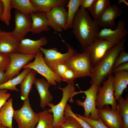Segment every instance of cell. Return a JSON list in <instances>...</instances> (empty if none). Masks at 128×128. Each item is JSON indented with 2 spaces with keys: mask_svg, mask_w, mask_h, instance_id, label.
Listing matches in <instances>:
<instances>
[{
  "mask_svg": "<svg viewBox=\"0 0 128 128\" xmlns=\"http://www.w3.org/2000/svg\"><path fill=\"white\" fill-rule=\"evenodd\" d=\"M100 27L86 9L79 8L73 19L72 28L75 37L82 48L89 45L97 38Z\"/></svg>",
  "mask_w": 128,
  "mask_h": 128,
  "instance_id": "6da1fadb",
  "label": "cell"
},
{
  "mask_svg": "<svg viewBox=\"0 0 128 128\" xmlns=\"http://www.w3.org/2000/svg\"><path fill=\"white\" fill-rule=\"evenodd\" d=\"M126 40L116 44L107 52L97 64L93 67L90 77L91 86H100L112 73L114 64L120 52L124 50Z\"/></svg>",
  "mask_w": 128,
  "mask_h": 128,
  "instance_id": "7a4b0ae2",
  "label": "cell"
},
{
  "mask_svg": "<svg viewBox=\"0 0 128 128\" xmlns=\"http://www.w3.org/2000/svg\"><path fill=\"white\" fill-rule=\"evenodd\" d=\"M57 88L61 90L63 92L60 101L56 105L50 103L47 106L50 107L49 109H47L48 111L53 115V128H58L64 121L66 119L64 110L67 102L69 99L71 102H73L72 98L77 94L74 84H68L64 87Z\"/></svg>",
  "mask_w": 128,
  "mask_h": 128,
  "instance_id": "3957f363",
  "label": "cell"
},
{
  "mask_svg": "<svg viewBox=\"0 0 128 128\" xmlns=\"http://www.w3.org/2000/svg\"><path fill=\"white\" fill-rule=\"evenodd\" d=\"M64 63L75 73L78 78L90 77L93 67L86 52L75 53Z\"/></svg>",
  "mask_w": 128,
  "mask_h": 128,
  "instance_id": "277c9868",
  "label": "cell"
},
{
  "mask_svg": "<svg viewBox=\"0 0 128 128\" xmlns=\"http://www.w3.org/2000/svg\"><path fill=\"white\" fill-rule=\"evenodd\" d=\"M114 75H111L103 82L102 86H99L96 101L97 109H102L106 105H110L114 110L118 109L114 95Z\"/></svg>",
  "mask_w": 128,
  "mask_h": 128,
  "instance_id": "5b68a950",
  "label": "cell"
},
{
  "mask_svg": "<svg viewBox=\"0 0 128 128\" xmlns=\"http://www.w3.org/2000/svg\"><path fill=\"white\" fill-rule=\"evenodd\" d=\"M13 118L17 123L18 128H35L38 120V114L33 110L28 98L24 101L20 109L14 110Z\"/></svg>",
  "mask_w": 128,
  "mask_h": 128,
  "instance_id": "8992f818",
  "label": "cell"
},
{
  "mask_svg": "<svg viewBox=\"0 0 128 128\" xmlns=\"http://www.w3.org/2000/svg\"><path fill=\"white\" fill-rule=\"evenodd\" d=\"M33 62L23 66L22 69L28 68L35 71L44 77L51 85H55L57 82L60 83L61 80L47 65L43 59L42 53L41 51L35 55Z\"/></svg>",
  "mask_w": 128,
  "mask_h": 128,
  "instance_id": "52a82bcc",
  "label": "cell"
},
{
  "mask_svg": "<svg viewBox=\"0 0 128 128\" xmlns=\"http://www.w3.org/2000/svg\"><path fill=\"white\" fill-rule=\"evenodd\" d=\"M99 86L93 84L87 90L78 92V94L84 93L86 95V98L83 102L79 100H77V104L84 108V113L83 116L92 120H97L99 118L96 101Z\"/></svg>",
  "mask_w": 128,
  "mask_h": 128,
  "instance_id": "ba28073f",
  "label": "cell"
},
{
  "mask_svg": "<svg viewBox=\"0 0 128 128\" xmlns=\"http://www.w3.org/2000/svg\"><path fill=\"white\" fill-rule=\"evenodd\" d=\"M62 41L68 49V51L65 53H61L55 48L46 49L41 47L40 48V51L44 55V61L52 70L56 65L64 63L73 54L77 52L76 50L71 45L66 43L63 39Z\"/></svg>",
  "mask_w": 128,
  "mask_h": 128,
  "instance_id": "9c48e42d",
  "label": "cell"
},
{
  "mask_svg": "<svg viewBox=\"0 0 128 128\" xmlns=\"http://www.w3.org/2000/svg\"><path fill=\"white\" fill-rule=\"evenodd\" d=\"M116 44L97 38L93 42L82 48L88 54L93 67L96 65L110 48Z\"/></svg>",
  "mask_w": 128,
  "mask_h": 128,
  "instance_id": "30bf717a",
  "label": "cell"
},
{
  "mask_svg": "<svg viewBox=\"0 0 128 128\" xmlns=\"http://www.w3.org/2000/svg\"><path fill=\"white\" fill-rule=\"evenodd\" d=\"M8 55L10 61L5 72L8 80L19 74L21 69L35 58V55L24 54L17 52L10 54Z\"/></svg>",
  "mask_w": 128,
  "mask_h": 128,
  "instance_id": "8fae6325",
  "label": "cell"
},
{
  "mask_svg": "<svg viewBox=\"0 0 128 128\" xmlns=\"http://www.w3.org/2000/svg\"><path fill=\"white\" fill-rule=\"evenodd\" d=\"M125 25V20H119L116 24L115 28H104L100 30L98 33L97 38L116 44L125 40V37L128 34Z\"/></svg>",
  "mask_w": 128,
  "mask_h": 128,
  "instance_id": "7c38bea8",
  "label": "cell"
},
{
  "mask_svg": "<svg viewBox=\"0 0 128 128\" xmlns=\"http://www.w3.org/2000/svg\"><path fill=\"white\" fill-rule=\"evenodd\" d=\"M15 27L12 32L13 35L21 41L30 32L32 22L30 15L24 14L16 10L14 13Z\"/></svg>",
  "mask_w": 128,
  "mask_h": 128,
  "instance_id": "4fadbf2b",
  "label": "cell"
},
{
  "mask_svg": "<svg viewBox=\"0 0 128 128\" xmlns=\"http://www.w3.org/2000/svg\"><path fill=\"white\" fill-rule=\"evenodd\" d=\"M46 14L49 26L56 32H62L67 18V11L64 7H55Z\"/></svg>",
  "mask_w": 128,
  "mask_h": 128,
  "instance_id": "5bb4252c",
  "label": "cell"
},
{
  "mask_svg": "<svg viewBox=\"0 0 128 128\" xmlns=\"http://www.w3.org/2000/svg\"><path fill=\"white\" fill-rule=\"evenodd\" d=\"M99 118L109 128H123V120L119 114L118 109L114 110L109 105L101 109H97Z\"/></svg>",
  "mask_w": 128,
  "mask_h": 128,
  "instance_id": "9a60e30c",
  "label": "cell"
},
{
  "mask_svg": "<svg viewBox=\"0 0 128 128\" xmlns=\"http://www.w3.org/2000/svg\"><path fill=\"white\" fill-rule=\"evenodd\" d=\"M121 9L114 4H110L96 21L100 27L115 29L116 27L115 19L122 15Z\"/></svg>",
  "mask_w": 128,
  "mask_h": 128,
  "instance_id": "2e32d148",
  "label": "cell"
},
{
  "mask_svg": "<svg viewBox=\"0 0 128 128\" xmlns=\"http://www.w3.org/2000/svg\"><path fill=\"white\" fill-rule=\"evenodd\" d=\"M20 42L12 32L2 31L0 35V54L8 55L18 52Z\"/></svg>",
  "mask_w": 128,
  "mask_h": 128,
  "instance_id": "e0dca14e",
  "label": "cell"
},
{
  "mask_svg": "<svg viewBox=\"0 0 128 128\" xmlns=\"http://www.w3.org/2000/svg\"><path fill=\"white\" fill-rule=\"evenodd\" d=\"M48 42L46 37L43 36L36 40L24 38L20 41L18 52L24 54L36 55L40 51V48L47 44Z\"/></svg>",
  "mask_w": 128,
  "mask_h": 128,
  "instance_id": "ac0fdd59",
  "label": "cell"
},
{
  "mask_svg": "<svg viewBox=\"0 0 128 128\" xmlns=\"http://www.w3.org/2000/svg\"><path fill=\"white\" fill-rule=\"evenodd\" d=\"M34 84L40 96V106L42 109H45L53 99V96L49 89L51 85L43 78L36 79Z\"/></svg>",
  "mask_w": 128,
  "mask_h": 128,
  "instance_id": "d6986e66",
  "label": "cell"
},
{
  "mask_svg": "<svg viewBox=\"0 0 128 128\" xmlns=\"http://www.w3.org/2000/svg\"><path fill=\"white\" fill-rule=\"evenodd\" d=\"M30 15L32 22L30 32L33 34H39L42 31H48L50 30L46 13L37 12L33 13Z\"/></svg>",
  "mask_w": 128,
  "mask_h": 128,
  "instance_id": "ffe728a7",
  "label": "cell"
},
{
  "mask_svg": "<svg viewBox=\"0 0 128 128\" xmlns=\"http://www.w3.org/2000/svg\"><path fill=\"white\" fill-rule=\"evenodd\" d=\"M114 74L113 82L114 95L118 101L128 84V72L121 71L116 72Z\"/></svg>",
  "mask_w": 128,
  "mask_h": 128,
  "instance_id": "44dd1931",
  "label": "cell"
},
{
  "mask_svg": "<svg viewBox=\"0 0 128 128\" xmlns=\"http://www.w3.org/2000/svg\"><path fill=\"white\" fill-rule=\"evenodd\" d=\"M13 99L10 98L0 109V125L8 128H13L12 125L14 110Z\"/></svg>",
  "mask_w": 128,
  "mask_h": 128,
  "instance_id": "7402d4cb",
  "label": "cell"
},
{
  "mask_svg": "<svg viewBox=\"0 0 128 128\" xmlns=\"http://www.w3.org/2000/svg\"><path fill=\"white\" fill-rule=\"evenodd\" d=\"M68 0H30L37 12L46 13L53 8L57 6L64 7L67 5Z\"/></svg>",
  "mask_w": 128,
  "mask_h": 128,
  "instance_id": "603a6c76",
  "label": "cell"
},
{
  "mask_svg": "<svg viewBox=\"0 0 128 128\" xmlns=\"http://www.w3.org/2000/svg\"><path fill=\"white\" fill-rule=\"evenodd\" d=\"M36 72L31 69L25 76L20 83V96L23 101L28 99V95L36 79Z\"/></svg>",
  "mask_w": 128,
  "mask_h": 128,
  "instance_id": "cb8c5ba5",
  "label": "cell"
},
{
  "mask_svg": "<svg viewBox=\"0 0 128 128\" xmlns=\"http://www.w3.org/2000/svg\"><path fill=\"white\" fill-rule=\"evenodd\" d=\"M10 4L12 8L24 14L30 15L37 12L30 0H10Z\"/></svg>",
  "mask_w": 128,
  "mask_h": 128,
  "instance_id": "d4e9b609",
  "label": "cell"
},
{
  "mask_svg": "<svg viewBox=\"0 0 128 128\" xmlns=\"http://www.w3.org/2000/svg\"><path fill=\"white\" fill-rule=\"evenodd\" d=\"M81 0H69L67 4V18L66 25L64 30L72 28V23L74 17L79 9Z\"/></svg>",
  "mask_w": 128,
  "mask_h": 128,
  "instance_id": "484cf974",
  "label": "cell"
},
{
  "mask_svg": "<svg viewBox=\"0 0 128 128\" xmlns=\"http://www.w3.org/2000/svg\"><path fill=\"white\" fill-rule=\"evenodd\" d=\"M31 70L28 68H24L23 72L17 76L0 85V89H6L18 91L19 90L16 87V86L20 84L24 77Z\"/></svg>",
  "mask_w": 128,
  "mask_h": 128,
  "instance_id": "4316f807",
  "label": "cell"
},
{
  "mask_svg": "<svg viewBox=\"0 0 128 128\" xmlns=\"http://www.w3.org/2000/svg\"><path fill=\"white\" fill-rule=\"evenodd\" d=\"M110 4V1L109 0H96L92 8L87 10L93 19L96 21Z\"/></svg>",
  "mask_w": 128,
  "mask_h": 128,
  "instance_id": "83f0119b",
  "label": "cell"
},
{
  "mask_svg": "<svg viewBox=\"0 0 128 128\" xmlns=\"http://www.w3.org/2000/svg\"><path fill=\"white\" fill-rule=\"evenodd\" d=\"M37 114L38 120L35 128H53L54 118L52 114L47 109Z\"/></svg>",
  "mask_w": 128,
  "mask_h": 128,
  "instance_id": "f1b7e54d",
  "label": "cell"
},
{
  "mask_svg": "<svg viewBox=\"0 0 128 128\" xmlns=\"http://www.w3.org/2000/svg\"><path fill=\"white\" fill-rule=\"evenodd\" d=\"M118 101L119 112L123 119V128H128V95L126 96L125 99L121 96Z\"/></svg>",
  "mask_w": 128,
  "mask_h": 128,
  "instance_id": "f546056e",
  "label": "cell"
},
{
  "mask_svg": "<svg viewBox=\"0 0 128 128\" xmlns=\"http://www.w3.org/2000/svg\"><path fill=\"white\" fill-rule=\"evenodd\" d=\"M3 5V13L0 17L1 21L4 22L7 25H9L11 18V10L12 8L10 0H1Z\"/></svg>",
  "mask_w": 128,
  "mask_h": 128,
  "instance_id": "4dcf8cb0",
  "label": "cell"
},
{
  "mask_svg": "<svg viewBox=\"0 0 128 128\" xmlns=\"http://www.w3.org/2000/svg\"><path fill=\"white\" fill-rule=\"evenodd\" d=\"M75 114L85 121L92 128H109L99 118L97 120H92L79 114Z\"/></svg>",
  "mask_w": 128,
  "mask_h": 128,
  "instance_id": "1f68e13d",
  "label": "cell"
},
{
  "mask_svg": "<svg viewBox=\"0 0 128 128\" xmlns=\"http://www.w3.org/2000/svg\"><path fill=\"white\" fill-rule=\"evenodd\" d=\"M65 117V121L58 128H83L74 117L69 116Z\"/></svg>",
  "mask_w": 128,
  "mask_h": 128,
  "instance_id": "d6a6232c",
  "label": "cell"
},
{
  "mask_svg": "<svg viewBox=\"0 0 128 128\" xmlns=\"http://www.w3.org/2000/svg\"><path fill=\"white\" fill-rule=\"evenodd\" d=\"M65 117L70 116L76 119L79 123L83 128H92L84 120L78 117L73 112L71 106L67 104L64 110Z\"/></svg>",
  "mask_w": 128,
  "mask_h": 128,
  "instance_id": "836d02e7",
  "label": "cell"
},
{
  "mask_svg": "<svg viewBox=\"0 0 128 128\" xmlns=\"http://www.w3.org/2000/svg\"><path fill=\"white\" fill-rule=\"evenodd\" d=\"M77 78V76L75 73L68 68L61 79L62 81L66 82L68 84H74V81Z\"/></svg>",
  "mask_w": 128,
  "mask_h": 128,
  "instance_id": "e575fe53",
  "label": "cell"
},
{
  "mask_svg": "<svg viewBox=\"0 0 128 128\" xmlns=\"http://www.w3.org/2000/svg\"><path fill=\"white\" fill-rule=\"evenodd\" d=\"M127 62H128V53L123 50L120 52L116 58L113 69L119 65Z\"/></svg>",
  "mask_w": 128,
  "mask_h": 128,
  "instance_id": "d590c367",
  "label": "cell"
},
{
  "mask_svg": "<svg viewBox=\"0 0 128 128\" xmlns=\"http://www.w3.org/2000/svg\"><path fill=\"white\" fill-rule=\"evenodd\" d=\"M68 68V67L64 63H63L56 65L52 70L61 79L63 74Z\"/></svg>",
  "mask_w": 128,
  "mask_h": 128,
  "instance_id": "8d00e7d4",
  "label": "cell"
},
{
  "mask_svg": "<svg viewBox=\"0 0 128 128\" xmlns=\"http://www.w3.org/2000/svg\"><path fill=\"white\" fill-rule=\"evenodd\" d=\"M10 61L8 55L0 54V69L5 71Z\"/></svg>",
  "mask_w": 128,
  "mask_h": 128,
  "instance_id": "74e56055",
  "label": "cell"
},
{
  "mask_svg": "<svg viewBox=\"0 0 128 128\" xmlns=\"http://www.w3.org/2000/svg\"><path fill=\"white\" fill-rule=\"evenodd\" d=\"M7 91V89H0V109L10 97L11 95Z\"/></svg>",
  "mask_w": 128,
  "mask_h": 128,
  "instance_id": "f35d334b",
  "label": "cell"
},
{
  "mask_svg": "<svg viewBox=\"0 0 128 128\" xmlns=\"http://www.w3.org/2000/svg\"><path fill=\"white\" fill-rule=\"evenodd\" d=\"M96 0H81L80 8L87 10L90 9L93 5Z\"/></svg>",
  "mask_w": 128,
  "mask_h": 128,
  "instance_id": "ab89813d",
  "label": "cell"
},
{
  "mask_svg": "<svg viewBox=\"0 0 128 128\" xmlns=\"http://www.w3.org/2000/svg\"><path fill=\"white\" fill-rule=\"evenodd\" d=\"M128 72V62L119 65L112 70V73L121 71Z\"/></svg>",
  "mask_w": 128,
  "mask_h": 128,
  "instance_id": "60d3db41",
  "label": "cell"
},
{
  "mask_svg": "<svg viewBox=\"0 0 128 128\" xmlns=\"http://www.w3.org/2000/svg\"><path fill=\"white\" fill-rule=\"evenodd\" d=\"M8 80L4 71L0 69V85L5 83Z\"/></svg>",
  "mask_w": 128,
  "mask_h": 128,
  "instance_id": "b9f144b4",
  "label": "cell"
},
{
  "mask_svg": "<svg viewBox=\"0 0 128 128\" xmlns=\"http://www.w3.org/2000/svg\"><path fill=\"white\" fill-rule=\"evenodd\" d=\"M3 9V4L1 1L0 0V17L2 15Z\"/></svg>",
  "mask_w": 128,
  "mask_h": 128,
  "instance_id": "7bdbcfd3",
  "label": "cell"
},
{
  "mask_svg": "<svg viewBox=\"0 0 128 128\" xmlns=\"http://www.w3.org/2000/svg\"><path fill=\"white\" fill-rule=\"evenodd\" d=\"M122 3H123L127 6H128V3L126 0H119L118 4L120 5Z\"/></svg>",
  "mask_w": 128,
  "mask_h": 128,
  "instance_id": "ee69618b",
  "label": "cell"
},
{
  "mask_svg": "<svg viewBox=\"0 0 128 128\" xmlns=\"http://www.w3.org/2000/svg\"><path fill=\"white\" fill-rule=\"evenodd\" d=\"M0 128H8L2 126L0 125Z\"/></svg>",
  "mask_w": 128,
  "mask_h": 128,
  "instance_id": "f6af8a7d",
  "label": "cell"
},
{
  "mask_svg": "<svg viewBox=\"0 0 128 128\" xmlns=\"http://www.w3.org/2000/svg\"><path fill=\"white\" fill-rule=\"evenodd\" d=\"M2 31L1 29L0 28V35H1Z\"/></svg>",
  "mask_w": 128,
  "mask_h": 128,
  "instance_id": "bcb514c9",
  "label": "cell"
},
{
  "mask_svg": "<svg viewBox=\"0 0 128 128\" xmlns=\"http://www.w3.org/2000/svg\"></svg>",
  "mask_w": 128,
  "mask_h": 128,
  "instance_id": "7dc6e473",
  "label": "cell"
}]
</instances>
